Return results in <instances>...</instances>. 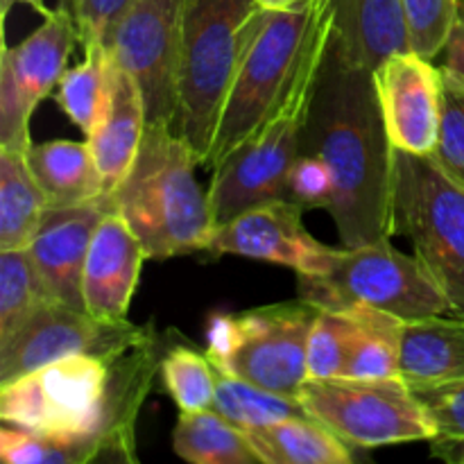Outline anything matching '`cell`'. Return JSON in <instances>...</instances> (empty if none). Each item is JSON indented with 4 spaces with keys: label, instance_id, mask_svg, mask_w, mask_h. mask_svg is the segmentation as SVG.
I'll use <instances>...</instances> for the list:
<instances>
[{
    "label": "cell",
    "instance_id": "6da1fadb",
    "mask_svg": "<svg viewBox=\"0 0 464 464\" xmlns=\"http://www.w3.org/2000/svg\"><path fill=\"white\" fill-rule=\"evenodd\" d=\"M302 152L324 159L335 179L329 213L343 247L394 236V159L374 71L347 62L334 39L308 111Z\"/></svg>",
    "mask_w": 464,
    "mask_h": 464
},
{
    "label": "cell",
    "instance_id": "7a4b0ae2",
    "mask_svg": "<svg viewBox=\"0 0 464 464\" xmlns=\"http://www.w3.org/2000/svg\"><path fill=\"white\" fill-rule=\"evenodd\" d=\"M199 161L172 125L148 122L125 179L109 193L139 236L148 258L207 252L216 220L208 190L198 181Z\"/></svg>",
    "mask_w": 464,
    "mask_h": 464
},
{
    "label": "cell",
    "instance_id": "3957f363",
    "mask_svg": "<svg viewBox=\"0 0 464 464\" xmlns=\"http://www.w3.org/2000/svg\"><path fill=\"white\" fill-rule=\"evenodd\" d=\"M266 9L256 0H186L175 131L207 166L238 63Z\"/></svg>",
    "mask_w": 464,
    "mask_h": 464
},
{
    "label": "cell",
    "instance_id": "277c9868",
    "mask_svg": "<svg viewBox=\"0 0 464 464\" xmlns=\"http://www.w3.org/2000/svg\"><path fill=\"white\" fill-rule=\"evenodd\" d=\"M334 18L329 0L266 9L222 107L208 168L238 150L270 118L293 86L313 41Z\"/></svg>",
    "mask_w": 464,
    "mask_h": 464
},
{
    "label": "cell",
    "instance_id": "5b68a950",
    "mask_svg": "<svg viewBox=\"0 0 464 464\" xmlns=\"http://www.w3.org/2000/svg\"><path fill=\"white\" fill-rule=\"evenodd\" d=\"M331 39L334 18L315 36L279 107L238 150H234L220 166L213 168L208 198L216 227L225 225L245 208L285 198V181L290 168L302 154L308 111Z\"/></svg>",
    "mask_w": 464,
    "mask_h": 464
},
{
    "label": "cell",
    "instance_id": "8992f818",
    "mask_svg": "<svg viewBox=\"0 0 464 464\" xmlns=\"http://www.w3.org/2000/svg\"><path fill=\"white\" fill-rule=\"evenodd\" d=\"M317 313L320 308L297 299L216 315L207 334L208 361L222 374L299 397L308 381V335Z\"/></svg>",
    "mask_w": 464,
    "mask_h": 464
},
{
    "label": "cell",
    "instance_id": "52a82bcc",
    "mask_svg": "<svg viewBox=\"0 0 464 464\" xmlns=\"http://www.w3.org/2000/svg\"><path fill=\"white\" fill-rule=\"evenodd\" d=\"M394 234L447 295L451 315L464 317V190L430 157L401 152L394 159Z\"/></svg>",
    "mask_w": 464,
    "mask_h": 464
},
{
    "label": "cell",
    "instance_id": "ba28073f",
    "mask_svg": "<svg viewBox=\"0 0 464 464\" xmlns=\"http://www.w3.org/2000/svg\"><path fill=\"white\" fill-rule=\"evenodd\" d=\"M299 299L317 308L365 306L411 317L451 313L447 295L415 254H403L385 243L343 247L334 267L322 276H297Z\"/></svg>",
    "mask_w": 464,
    "mask_h": 464
},
{
    "label": "cell",
    "instance_id": "9c48e42d",
    "mask_svg": "<svg viewBox=\"0 0 464 464\" xmlns=\"http://www.w3.org/2000/svg\"><path fill=\"white\" fill-rule=\"evenodd\" d=\"M308 417L349 449H379L433 440L424 406L401 376L392 379H308L299 390Z\"/></svg>",
    "mask_w": 464,
    "mask_h": 464
},
{
    "label": "cell",
    "instance_id": "30bf717a",
    "mask_svg": "<svg viewBox=\"0 0 464 464\" xmlns=\"http://www.w3.org/2000/svg\"><path fill=\"white\" fill-rule=\"evenodd\" d=\"M186 0H131L104 45L145 100L148 122L175 127Z\"/></svg>",
    "mask_w": 464,
    "mask_h": 464
},
{
    "label": "cell",
    "instance_id": "8fae6325",
    "mask_svg": "<svg viewBox=\"0 0 464 464\" xmlns=\"http://www.w3.org/2000/svg\"><path fill=\"white\" fill-rule=\"evenodd\" d=\"M77 27L66 7L44 16V23L18 45L0 53V148L27 152L30 121L41 100L48 98L68 71Z\"/></svg>",
    "mask_w": 464,
    "mask_h": 464
},
{
    "label": "cell",
    "instance_id": "7c38bea8",
    "mask_svg": "<svg viewBox=\"0 0 464 464\" xmlns=\"http://www.w3.org/2000/svg\"><path fill=\"white\" fill-rule=\"evenodd\" d=\"M148 329L131 322H104L82 308L50 302L34 313L9 340L0 343V385L66 356L91 353L113 361Z\"/></svg>",
    "mask_w": 464,
    "mask_h": 464
},
{
    "label": "cell",
    "instance_id": "4fadbf2b",
    "mask_svg": "<svg viewBox=\"0 0 464 464\" xmlns=\"http://www.w3.org/2000/svg\"><path fill=\"white\" fill-rule=\"evenodd\" d=\"M306 208L279 198L245 208L216 227L207 252L218 256H245L290 267L297 276H322L334 267L340 247H329L304 227Z\"/></svg>",
    "mask_w": 464,
    "mask_h": 464
},
{
    "label": "cell",
    "instance_id": "5bb4252c",
    "mask_svg": "<svg viewBox=\"0 0 464 464\" xmlns=\"http://www.w3.org/2000/svg\"><path fill=\"white\" fill-rule=\"evenodd\" d=\"M374 84L394 148L430 157L442 121V68L415 50H403L374 68Z\"/></svg>",
    "mask_w": 464,
    "mask_h": 464
},
{
    "label": "cell",
    "instance_id": "9a60e30c",
    "mask_svg": "<svg viewBox=\"0 0 464 464\" xmlns=\"http://www.w3.org/2000/svg\"><path fill=\"white\" fill-rule=\"evenodd\" d=\"M109 211V195H100L91 202L53 207L45 213L25 249L54 302L86 311L82 295L84 263L95 229Z\"/></svg>",
    "mask_w": 464,
    "mask_h": 464
},
{
    "label": "cell",
    "instance_id": "2e32d148",
    "mask_svg": "<svg viewBox=\"0 0 464 464\" xmlns=\"http://www.w3.org/2000/svg\"><path fill=\"white\" fill-rule=\"evenodd\" d=\"M145 258L139 236L111 208L100 220L84 263L82 295L86 313L104 322H125Z\"/></svg>",
    "mask_w": 464,
    "mask_h": 464
},
{
    "label": "cell",
    "instance_id": "e0dca14e",
    "mask_svg": "<svg viewBox=\"0 0 464 464\" xmlns=\"http://www.w3.org/2000/svg\"><path fill=\"white\" fill-rule=\"evenodd\" d=\"M334 44L347 62L374 71L390 54L411 50L403 0H329Z\"/></svg>",
    "mask_w": 464,
    "mask_h": 464
},
{
    "label": "cell",
    "instance_id": "ac0fdd59",
    "mask_svg": "<svg viewBox=\"0 0 464 464\" xmlns=\"http://www.w3.org/2000/svg\"><path fill=\"white\" fill-rule=\"evenodd\" d=\"M399 376L408 385H430L464 376V317H411L401 322Z\"/></svg>",
    "mask_w": 464,
    "mask_h": 464
},
{
    "label": "cell",
    "instance_id": "d6986e66",
    "mask_svg": "<svg viewBox=\"0 0 464 464\" xmlns=\"http://www.w3.org/2000/svg\"><path fill=\"white\" fill-rule=\"evenodd\" d=\"M145 125V100L139 84L127 71L116 63V80H113L111 102L102 122L91 136H86L91 150H93L95 163L104 179L107 195L125 179L139 154L140 140H143Z\"/></svg>",
    "mask_w": 464,
    "mask_h": 464
},
{
    "label": "cell",
    "instance_id": "ffe728a7",
    "mask_svg": "<svg viewBox=\"0 0 464 464\" xmlns=\"http://www.w3.org/2000/svg\"><path fill=\"white\" fill-rule=\"evenodd\" d=\"M25 154L36 181L48 195L50 208L91 202L107 195L89 140L54 139L32 143Z\"/></svg>",
    "mask_w": 464,
    "mask_h": 464
},
{
    "label": "cell",
    "instance_id": "44dd1931",
    "mask_svg": "<svg viewBox=\"0 0 464 464\" xmlns=\"http://www.w3.org/2000/svg\"><path fill=\"white\" fill-rule=\"evenodd\" d=\"M261 464H349L347 444L313 417H293L245 430Z\"/></svg>",
    "mask_w": 464,
    "mask_h": 464
},
{
    "label": "cell",
    "instance_id": "7402d4cb",
    "mask_svg": "<svg viewBox=\"0 0 464 464\" xmlns=\"http://www.w3.org/2000/svg\"><path fill=\"white\" fill-rule=\"evenodd\" d=\"M48 211L27 154L0 148V249H25Z\"/></svg>",
    "mask_w": 464,
    "mask_h": 464
},
{
    "label": "cell",
    "instance_id": "603a6c76",
    "mask_svg": "<svg viewBox=\"0 0 464 464\" xmlns=\"http://www.w3.org/2000/svg\"><path fill=\"white\" fill-rule=\"evenodd\" d=\"M175 453L193 464H258L256 451L245 430L208 411L181 412L172 433Z\"/></svg>",
    "mask_w": 464,
    "mask_h": 464
},
{
    "label": "cell",
    "instance_id": "cb8c5ba5",
    "mask_svg": "<svg viewBox=\"0 0 464 464\" xmlns=\"http://www.w3.org/2000/svg\"><path fill=\"white\" fill-rule=\"evenodd\" d=\"M116 80V62L107 45L84 48V62L68 68L57 86L62 111L86 136L93 134L107 113Z\"/></svg>",
    "mask_w": 464,
    "mask_h": 464
},
{
    "label": "cell",
    "instance_id": "d4e9b609",
    "mask_svg": "<svg viewBox=\"0 0 464 464\" xmlns=\"http://www.w3.org/2000/svg\"><path fill=\"white\" fill-rule=\"evenodd\" d=\"M353 315L356 335L349 353L344 376L349 379H392L399 376V338L403 317L379 308L358 306L343 308Z\"/></svg>",
    "mask_w": 464,
    "mask_h": 464
},
{
    "label": "cell",
    "instance_id": "484cf974",
    "mask_svg": "<svg viewBox=\"0 0 464 464\" xmlns=\"http://www.w3.org/2000/svg\"><path fill=\"white\" fill-rule=\"evenodd\" d=\"M213 411L220 412L240 430L261 429V426L306 415L297 397L272 392L238 376L222 374V372H218Z\"/></svg>",
    "mask_w": 464,
    "mask_h": 464
},
{
    "label": "cell",
    "instance_id": "4316f807",
    "mask_svg": "<svg viewBox=\"0 0 464 464\" xmlns=\"http://www.w3.org/2000/svg\"><path fill=\"white\" fill-rule=\"evenodd\" d=\"M54 302L27 249H0V343L12 338L39 308Z\"/></svg>",
    "mask_w": 464,
    "mask_h": 464
},
{
    "label": "cell",
    "instance_id": "83f0119b",
    "mask_svg": "<svg viewBox=\"0 0 464 464\" xmlns=\"http://www.w3.org/2000/svg\"><path fill=\"white\" fill-rule=\"evenodd\" d=\"M0 458L7 464H86L104 458V449L95 438L30 433L3 424Z\"/></svg>",
    "mask_w": 464,
    "mask_h": 464
},
{
    "label": "cell",
    "instance_id": "f1b7e54d",
    "mask_svg": "<svg viewBox=\"0 0 464 464\" xmlns=\"http://www.w3.org/2000/svg\"><path fill=\"white\" fill-rule=\"evenodd\" d=\"M424 406L435 435L433 456L462 462L464 458V376L430 385H411Z\"/></svg>",
    "mask_w": 464,
    "mask_h": 464
},
{
    "label": "cell",
    "instance_id": "f546056e",
    "mask_svg": "<svg viewBox=\"0 0 464 464\" xmlns=\"http://www.w3.org/2000/svg\"><path fill=\"white\" fill-rule=\"evenodd\" d=\"M159 370H161L168 394L181 412L213 408L218 370L208 361L207 353L202 356L188 347H175L159 362Z\"/></svg>",
    "mask_w": 464,
    "mask_h": 464
},
{
    "label": "cell",
    "instance_id": "4dcf8cb0",
    "mask_svg": "<svg viewBox=\"0 0 464 464\" xmlns=\"http://www.w3.org/2000/svg\"><path fill=\"white\" fill-rule=\"evenodd\" d=\"M356 322L349 311L320 308L308 335V379L344 376Z\"/></svg>",
    "mask_w": 464,
    "mask_h": 464
},
{
    "label": "cell",
    "instance_id": "1f68e13d",
    "mask_svg": "<svg viewBox=\"0 0 464 464\" xmlns=\"http://www.w3.org/2000/svg\"><path fill=\"white\" fill-rule=\"evenodd\" d=\"M430 159L464 190V80L442 68V121Z\"/></svg>",
    "mask_w": 464,
    "mask_h": 464
},
{
    "label": "cell",
    "instance_id": "d6a6232c",
    "mask_svg": "<svg viewBox=\"0 0 464 464\" xmlns=\"http://www.w3.org/2000/svg\"><path fill=\"white\" fill-rule=\"evenodd\" d=\"M460 0H403L411 50L426 59L442 54Z\"/></svg>",
    "mask_w": 464,
    "mask_h": 464
},
{
    "label": "cell",
    "instance_id": "836d02e7",
    "mask_svg": "<svg viewBox=\"0 0 464 464\" xmlns=\"http://www.w3.org/2000/svg\"><path fill=\"white\" fill-rule=\"evenodd\" d=\"M335 179L324 159L302 152L293 163L285 181V198L308 208H326L334 204Z\"/></svg>",
    "mask_w": 464,
    "mask_h": 464
},
{
    "label": "cell",
    "instance_id": "e575fe53",
    "mask_svg": "<svg viewBox=\"0 0 464 464\" xmlns=\"http://www.w3.org/2000/svg\"><path fill=\"white\" fill-rule=\"evenodd\" d=\"M131 0H62L77 27L82 48L104 45L113 23L121 18Z\"/></svg>",
    "mask_w": 464,
    "mask_h": 464
},
{
    "label": "cell",
    "instance_id": "d590c367",
    "mask_svg": "<svg viewBox=\"0 0 464 464\" xmlns=\"http://www.w3.org/2000/svg\"><path fill=\"white\" fill-rule=\"evenodd\" d=\"M444 54V71L453 72L464 80V0L458 3L456 21H453L451 34H449L447 45L442 50Z\"/></svg>",
    "mask_w": 464,
    "mask_h": 464
},
{
    "label": "cell",
    "instance_id": "8d00e7d4",
    "mask_svg": "<svg viewBox=\"0 0 464 464\" xmlns=\"http://www.w3.org/2000/svg\"><path fill=\"white\" fill-rule=\"evenodd\" d=\"M16 3H25V5H30L32 9H36V12L39 14H48V9H45V3L44 0H0V12H3V18H7V14H9V9L14 7V5Z\"/></svg>",
    "mask_w": 464,
    "mask_h": 464
},
{
    "label": "cell",
    "instance_id": "74e56055",
    "mask_svg": "<svg viewBox=\"0 0 464 464\" xmlns=\"http://www.w3.org/2000/svg\"><path fill=\"white\" fill-rule=\"evenodd\" d=\"M263 9H288L297 7V5L308 3V0H256Z\"/></svg>",
    "mask_w": 464,
    "mask_h": 464
},
{
    "label": "cell",
    "instance_id": "f35d334b",
    "mask_svg": "<svg viewBox=\"0 0 464 464\" xmlns=\"http://www.w3.org/2000/svg\"><path fill=\"white\" fill-rule=\"evenodd\" d=\"M462 462H464V458H462Z\"/></svg>",
    "mask_w": 464,
    "mask_h": 464
}]
</instances>
